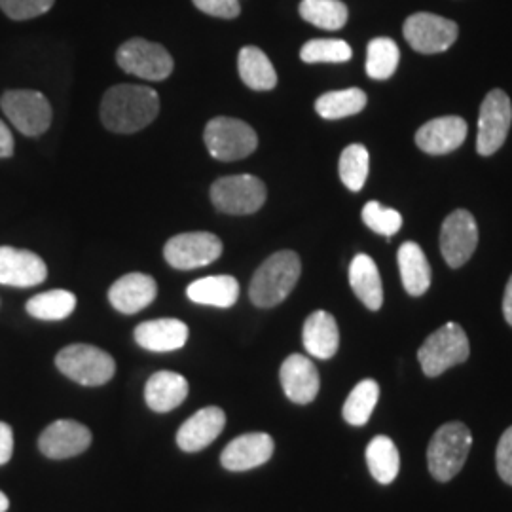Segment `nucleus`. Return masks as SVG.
Here are the masks:
<instances>
[{
  "label": "nucleus",
  "instance_id": "obj_1",
  "mask_svg": "<svg viewBox=\"0 0 512 512\" xmlns=\"http://www.w3.org/2000/svg\"><path fill=\"white\" fill-rule=\"evenodd\" d=\"M160 95L148 86L118 84L101 101V122L114 133H137L156 120Z\"/></svg>",
  "mask_w": 512,
  "mask_h": 512
},
{
  "label": "nucleus",
  "instance_id": "obj_2",
  "mask_svg": "<svg viewBox=\"0 0 512 512\" xmlns=\"http://www.w3.org/2000/svg\"><path fill=\"white\" fill-rule=\"evenodd\" d=\"M302 274L300 256L294 251H279L256 270L249 287L256 308H274L293 293Z\"/></svg>",
  "mask_w": 512,
  "mask_h": 512
},
{
  "label": "nucleus",
  "instance_id": "obj_3",
  "mask_svg": "<svg viewBox=\"0 0 512 512\" xmlns=\"http://www.w3.org/2000/svg\"><path fill=\"white\" fill-rule=\"evenodd\" d=\"M473 446L471 429L461 421L444 423L427 448V465L433 478L448 482L463 469Z\"/></svg>",
  "mask_w": 512,
  "mask_h": 512
},
{
  "label": "nucleus",
  "instance_id": "obj_4",
  "mask_svg": "<svg viewBox=\"0 0 512 512\" xmlns=\"http://www.w3.org/2000/svg\"><path fill=\"white\" fill-rule=\"evenodd\" d=\"M469 338L458 323H446L435 330L418 351L421 370L429 378H437L448 368L461 365L469 359Z\"/></svg>",
  "mask_w": 512,
  "mask_h": 512
},
{
  "label": "nucleus",
  "instance_id": "obj_5",
  "mask_svg": "<svg viewBox=\"0 0 512 512\" xmlns=\"http://www.w3.org/2000/svg\"><path fill=\"white\" fill-rule=\"evenodd\" d=\"M203 141L209 154L220 162H234L251 156L258 147L255 129L243 120L219 116L213 118L203 131Z\"/></svg>",
  "mask_w": 512,
  "mask_h": 512
},
{
  "label": "nucleus",
  "instance_id": "obj_6",
  "mask_svg": "<svg viewBox=\"0 0 512 512\" xmlns=\"http://www.w3.org/2000/svg\"><path fill=\"white\" fill-rule=\"evenodd\" d=\"M57 368L80 385H105L116 372V363L107 351L90 344H73L61 349L55 357Z\"/></svg>",
  "mask_w": 512,
  "mask_h": 512
},
{
  "label": "nucleus",
  "instance_id": "obj_7",
  "mask_svg": "<svg viewBox=\"0 0 512 512\" xmlns=\"http://www.w3.org/2000/svg\"><path fill=\"white\" fill-rule=\"evenodd\" d=\"M266 198V184L255 175L222 177L211 186V202L224 215H253Z\"/></svg>",
  "mask_w": 512,
  "mask_h": 512
},
{
  "label": "nucleus",
  "instance_id": "obj_8",
  "mask_svg": "<svg viewBox=\"0 0 512 512\" xmlns=\"http://www.w3.org/2000/svg\"><path fill=\"white\" fill-rule=\"evenodd\" d=\"M0 107L12 126L27 137L46 133L52 124V105L35 90H10L2 95Z\"/></svg>",
  "mask_w": 512,
  "mask_h": 512
},
{
  "label": "nucleus",
  "instance_id": "obj_9",
  "mask_svg": "<svg viewBox=\"0 0 512 512\" xmlns=\"http://www.w3.org/2000/svg\"><path fill=\"white\" fill-rule=\"evenodd\" d=\"M116 63L122 71L150 82L165 80L175 67L173 57L162 44L145 38H131L124 42L116 52Z\"/></svg>",
  "mask_w": 512,
  "mask_h": 512
},
{
  "label": "nucleus",
  "instance_id": "obj_10",
  "mask_svg": "<svg viewBox=\"0 0 512 512\" xmlns=\"http://www.w3.org/2000/svg\"><path fill=\"white\" fill-rule=\"evenodd\" d=\"M222 255V241L211 232H186L165 243L164 256L177 270H196L213 264Z\"/></svg>",
  "mask_w": 512,
  "mask_h": 512
},
{
  "label": "nucleus",
  "instance_id": "obj_11",
  "mask_svg": "<svg viewBox=\"0 0 512 512\" xmlns=\"http://www.w3.org/2000/svg\"><path fill=\"white\" fill-rule=\"evenodd\" d=\"M512 122V105L509 95L501 90L488 93L478 120L476 150L480 156H492L505 145Z\"/></svg>",
  "mask_w": 512,
  "mask_h": 512
},
{
  "label": "nucleus",
  "instance_id": "obj_12",
  "mask_svg": "<svg viewBox=\"0 0 512 512\" xmlns=\"http://www.w3.org/2000/svg\"><path fill=\"white\" fill-rule=\"evenodd\" d=\"M404 38L420 54H440L458 40V25L435 14H414L404 21Z\"/></svg>",
  "mask_w": 512,
  "mask_h": 512
},
{
  "label": "nucleus",
  "instance_id": "obj_13",
  "mask_svg": "<svg viewBox=\"0 0 512 512\" xmlns=\"http://www.w3.org/2000/svg\"><path fill=\"white\" fill-rule=\"evenodd\" d=\"M478 226L469 211L458 209L448 215L440 228V251L448 266L461 268L476 251Z\"/></svg>",
  "mask_w": 512,
  "mask_h": 512
},
{
  "label": "nucleus",
  "instance_id": "obj_14",
  "mask_svg": "<svg viewBox=\"0 0 512 512\" xmlns=\"http://www.w3.org/2000/svg\"><path fill=\"white\" fill-rule=\"evenodd\" d=\"M92 444V431L74 420H57L48 425L40 439V452L50 459H69L80 456Z\"/></svg>",
  "mask_w": 512,
  "mask_h": 512
},
{
  "label": "nucleus",
  "instance_id": "obj_15",
  "mask_svg": "<svg viewBox=\"0 0 512 512\" xmlns=\"http://www.w3.org/2000/svg\"><path fill=\"white\" fill-rule=\"evenodd\" d=\"M48 277L46 262L27 249L0 247V285L35 287Z\"/></svg>",
  "mask_w": 512,
  "mask_h": 512
},
{
  "label": "nucleus",
  "instance_id": "obj_16",
  "mask_svg": "<svg viewBox=\"0 0 512 512\" xmlns=\"http://www.w3.org/2000/svg\"><path fill=\"white\" fill-rule=\"evenodd\" d=\"M274 439L268 433H247L238 439L232 440L222 456L220 463L228 471H251L274 456Z\"/></svg>",
  "mask_w": 512,
  "mask_h": 512
},
{
  "label": "nucleus",
  "instance_id": "obj_17",
  "mask_svg": "<svg viewBox=\"0 0 512 512\" xmlns=\"http://www.w3.org/2000/svg\"><path fill=\"white\" fill-rule=\"evenodd\" d=\"M279 378L289 401L294 404H310L315 401L321 380L317 368L308 357L298 353L289 355L281 365Z\"/></svg>",
  "mask_w": 512,
  "mask_h": 512
},
{
  "label": "nucleus",
  "instance_id": "obj_18",
  "mask_svg": "<svg viewBox=\"0 0 512 512\" xmlns=\"http://www.w3.org/2000/svg\"><path fill=\"white\" fill-rule=\"evenodd\" d=\"M467 124L459 116H442L427 122L421 126L416 133V145L420 150L433 154V156H442L452 150H458L465 137H467Z\"/></svg>",
  "mask_w": 512,
  "mask_h": 512
},
{
  "label": "nucleus",
  "instance_id": "obj_19",
  "mask_svg": "<svg viewBox=\"0 0 512 512\" xmlns=\"http://www.w3.org/2000/svg\"><path fill=\"white\" fill-rule=\"evenodd\" d=\"M158 294V285L154 277L147 274L124 275L110 287L109 300L112 308L126 315L139 313L148 308Z\"/></svg>",
  "mask_w": 512,
  "mask_h": 512
},
{
  "label": "nucleus",
  "instance_id": "obj_20",
  "mask_svg": "<svg viewBox=\"0 0 512 512\" xmlns=\"http://www.w3.org/2000/svg\"><path fill=\"white\" fill-rule=\"evenodd\" d=\"M226 425V414L217 406H207L184 421L177 433V444L183 452H200L219 437Z\"/></svg>",
  "mask_w": 512,
  "mask_h": 512
},
{
  "label": "nucleus",
  "instance_id": "obj_21",
  "mask_svg": "<svg viewBox=\"0 0 512 512\" xmlns=\"http://www.w3.org/2000/svg\"><path fill=\"white\" fill-rule=\"evenodd\" d=\"M304 348L315 359H332L340 348V330L329 311H313L302 330Z\"/></svg>",
  "mask_w": 512,
  "mask_h": 512
},
{
  "label": "nucleus",
  "instance_id": "obj_22",
  "mask_svg": "<svg viewBox=\"0 0 512 512\" xmlns=\"http://www.w3.org/2000/svg\"><path fill=\"white\" fill-rule=\"evenodd\" d=\"M188 327L179 319H154L135 329V342L154 353H167L184 348Z\"/></svg>",
  "mask_w": 512,
  "mask_h": 512
},
{
  "label": "nucleus",
  "instance_id": "obj_23",
  "mask_svg": "<svg viewBox=\"0 0 512 512\" xmlns=\"http://www.w3.org/2000/svg\"><path fill=\"white\" fill-rule=\"evenodd\" d=\"M349 285L355 296L370 311H378L384 304V285L376 262L368 255H357L349 266Z\"/></svg>",
  "mask_w": 512,
  "mask_h": 512
},
{
  "label": "nucleus",
  "instance_id": "obj_24",
  "mask_svg": "<svg viewBox=\"0 0 512 512\" xmlns=\"http://www.w3.org/2000/svg\"><path fill=\"white\" fill-rule=\"evenodd\" d=\"M188 389L190 387L184 376L177 372L162 370L150 376L145 387V401L154 412L164 414L184 403V399L188 397Z\"/></svg>",
  "mask_w": 512,
  "mask_h": 512
},
{
  "label": "nucleus",
  "instance_id": "obj_25",
  "mask_svg": "<svg viewBox=\"0 0 512 512\" xmlns=\"http://www.w3.org/2000/svg\"><path fill=\"white\" fill-rule=\"evenodd\" d=\"M186 294L192 302L215 308H232L238 302L239 283L232 275H211L188 285Z\"/></svg>",
  "mask_w": 512,
  "mask_h": 512
},
{
  "label": "nucleus",
  "instance_id": "obj_26",
  "mask_svg": "<svg viewBox=\"0 0 512 512\" xmlns=\"http://www.w3.org/2000/svg\"><path fill=\"white\" fill-rule=\"evenodd\" d=\"M399 270L404 289L410 296H421L431 287V266L418 243L406 241L399 249Z\"/></svg>",
  "mask_w": 512,
  "mask_h": 512
},
{
  "label": "nucleus",
  "instance_id": "obj_27",
  "mask_svg": "<svg viewBox=\"0 0 512 512\" xmlns=\"http://www.w3.org/2000/svg\"><path fill=\"white\" fill-rule=\"evenodd\" d=\"M238 69L243 84L255 92H268L277 86V73L272 61L256 46H245L239 52Z\"/></svg>",
  "mask_w": 512,
  "mask_h": 512
},
{
  "label": "nucleus",
  "instance_id": "obj_28",
  "mask_svg": "<svg viewBox=\"0 0 512 512\" xmlns=\"http://www.w3.org/2000/svg\"><path fill=\"white\" fill-rule=\"evenodd\" d=\"M366 465L376 482L391 484L401 469V456L395 442L385 435L370 440L366 446Z\"/></svg>",
  "mask_w": 512,
  "mask_h": 512
},
{
  "label": "nucleus",
  "instance_id": "obj_29",
  "mask_svg": "<svg viewBox=\"0 0 512 512\" xmlns=\"http://www.w3.org/2000/svg\"><path fill=\"white\" fill-rule=\"evenodd\" d=\"M366 107V93L359 88H349L340 92L323 93L315 101V110L325 120H340L359 114Z\"/></svg>",
  "mask_w": 512,
  "mask_h": 512
},
{
  "label": "nucleus",
  "instance_id": "obj_30",
  "mask_svg": "<svg viewBox=\"0 0 512 512\" xmlns=\"http://www.w3.org/2000/svg\"><path fill=\"white\" fill-rule=\"evenodd\" d=\"M300 16L319 29L338 31L348 23V6L340 0H302Z\"/></svg>",
  "mask_w": 512,
  "mask_h": 512
},
{
  "label": "nucleus",
  "instance_id": "obj_31",
  "mask_svg": "<svg viewBox=\"0 0 512 512\" xmlns=\"http://www.w3.org/2000/svg\"><path fill=\"white\" fill-rule=\"evenodd\" d=\"M27 313L40 321H61L67 319L76 308V296L69 291H48L37 294L27 302Z\"/></svg>",
  "mask_w": 512,
  "mask_h": 512
},
{
  "label": "nucleus",
  "instance_id": "obj_32",
  "mask_svg": "<svg viewBox=\"0 0 512 512\" xmlns=\"http://www.w3.org/2000/svg\"><path fill=\"white\" fill-rule=\"evenodd\" d=\"M399 59V46L391 38H374L366 48V74L374 80H387L397 71Z\"/></svg>",
  "mask_w": 512,
  "mask_h": 512
},
{
  "label": "nucleus",
  "instance_id": "obj_33",
  "mask_svg": "<svg viewBox=\"0 0 512 512\" xmlns=\"http://www.w3.org/2000/svg\"><path fill=\"white\" fill-rule=\"evenodd\" d=\"M380 399V385L374 380H363L353 387V391L349 393L346 404H344V420L349 425L361 427L366 421L370 420L376 404Z\"/></svg>",
  "mask_w": 512,
  "mask_h": 512
},
{
  "label": "nucleus",
  "instance_id": "obj_34",
  "mask_svg": "<svg viewBox=\"0 0 512 512\" xmlns=\"http://www.w3.org/2000/svg\"><path fill=\"white\" fill-rule=\"evenodd\" d=\"M370 156L363 145H349L340 156V179L351 192H359L366 183Z\"/></svg>",
  "mask_w": 512,
  "mask_h": 512
},
{
  "label": "nucleus",
  "instance_id": "obj_35",
  "mask_svg": "<svg viewBox=\"0 0 512 512\" xmlns=\"http://www.w3.org/2000/svg\"><path fill=\"white\" fill-rule=\"evenodd\" d=\"M351 46L336 38H317L302 46L300 57L304 63H346L351 59Z\"/></svg>",
  "mask_w": 512,
  "mask_h": 512
},
{
  "label": "nucleus",
  "instance_id": "obj_36",
  "mask_svg": "<svg viewBox=\"0 0 512 512\" xmlns=\"http://www.w3.org/2000/svg\"><path fill=\"white\" fill-rule=\"evenodd\" d=\"M363 220L372 232L382 234L387 238L395 236L403 226V217H401L399 211L384 207L382 203L378 202L366 203L363 207Z\"/></svg>",
  "mask_w": 512,
  "mask_h": 512
},
{
  "label": "nucleus",
  "instance_id": "obj_37",
  "mask_svg": "<svg viewBox=\"0 0 512 512\" xmlns=\"http://www.w3.org/2000/svg\"><path fill=\"white\" fill-rule=\"evenodd\" d=\"M55 0H0V10L14 21L44 16L52 10Z\"/></svg>",
  "mask_w": 512,
  "mask_h": 512
},
{
  "label": "nucleus",
  "instance_id": "obj_38",
  "mask_svg": "<svg viewBox=\"0 0 512 512\" xmlns=\"http://www.w3.org/2000/svg\"><path fill=\"white\" fill-rule=\"evenodd\" d=\"M495 463L497 473L503 478V482L512 486V427H509L499 439L495 450Z\"/></svg>",
  "mask_w": 512,
  "mask_h": 512
},
{
  "label": "nucleus",
  "instance_id": "obj_39",
  "mask_svg": "<svg viewBox=\"0 0 512 512\" xmlns=\"http://www.w3.org/2000/svg\"><path fill=\"white\" fill-rule=\"evenodd\" d=\"M198 10L213 18L234 19L238 18L241 8L239 0H192Z\"/></svg>",
  "mask_w": 512,
  "mask_h": 512
},
{
  "label": "nucleus",
  "instance_id": "obj_40",
  "mask_svg": "<svg viewBox=\"0 0 512 512\" xmlns=\"http://www.w3.org/2000/svg\"><path fill=\"white\" fill-rule=\"evenodd\" d=\"M14 454V433L12 427L0 421V465H6Z\"/></svg>",
  "mask_w": 512,
  "mask_h": 512
},
{
  "label": "nucleus",
  "instance_id": "obj_41",
  "mask_svg": "<svg viewBox=\"0 0 512 512\" xmlns=\"http://www.w3.org/2000/svg\"><path fill=\"white\" fill-rule=\"evenodd\" d=\"M14 154L12 131L0 120V158H10Z\"/></svg>",
  "mask_w": 512,
  "mask_h": 512
},
{
  "label": "nucleus",
  "instance_id": "obj_42",
  "mask_svg": "<svg viewBox=\"0 0 512 512\" xmlns=\"http://www.w3.org/2000/svg\"><path fill=\"white\" fill-rule=\"evenodd\" d=\"M503 315L507 319V323L512 327V275L507 283V289H505V296H503Z\"/></svg>",
  "mask_w": 512,
  "mask_h": 512
},
{
  "label": "nucleus",
  "instance_id": "obj_43",
  "mask_svg": "<svg viewBox=\"0 0 512 512\" xmlns=\"http://www.w3.org/2000/svg\"><path fill=\"white\" fill-rule=\"evenodd\" d=\"M8 509H10V499L4 492H0V512H6Z\"/></svg>",
  "mask_w": 512,
  "mask_h": 512
}]
</instances>
